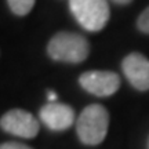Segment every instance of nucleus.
<instances>
[{"label":"nucleus","instance_id":"obj_11","mask_svg":"<svg viewBox=\"0 0 149 149\" xmlns=\"http://www.w3.org/2000/svg\"><path fill=\"white\" fill-rule=\"evenodd\" d=\"M47 98H48V101H50V102H55V101H57V94H55L54 91H48Z\"/></svg>","mask_w":149,"mask_h":149},{"label":"nucleus","instance_id":"obj_1","mask_svg":"<svg viewBox=\"0 0 149 149\" xmlns=\"http://www.w3.org/2000/svg\"><path fill=\"white\" fill-rule=\"evenodd\" d=\"M109 127V113L100 104L83 109L76 123V133L84 145L95 146L105 139Z\"/></svg>","mask_w":149,"mask_h":149},{"label":"nucleus","instance_id":"obj_4","mask_svg":"<svg viewBox=\"0 0 149 149\" xmlns=\"http://www.w3.org/2000/svg\"><path fill=\"white\" fill-rule=\"evenodd\" d=\"M80 86L97 97L113 95L120 87V77L109 70H88L79 77Z\"/></svg>","mask_w":149,"mask_h":149},{"label":"nucleus","instance_id":"obj_6","mask_svg":"<svg viewBox=\"0 0 149 149\" xmlns=\"http://www.w3.org/2000/svg\"><path fill=\"white\" fill-rule=\"evenodd\" d=\"M123 72L134 88L149 90V59L139 53L128 54L122 62Z\"/></svg>","mask_w":149,"mask_h":149},{"label":"nucleus","instance_id":"obj_9","mask_svg":"<svg viewBox=\"0 0 149 149\" xmlns=\"http://www.w3.org/2000/svg\"><path fill=\"white\" fill-rule=\"evenodd\" d=\"M137 26H138V29L141 31V32L148 33L149 35V7L148 8H145V10L141 13V15L138 17Z\"/></svg>","mask_w":149,"mask_h":149},{"label":"nucleus","instance_id":"obj_10","mask_svg":"<svg viewBox=\"0 0 149 149\" xmlns=\"http://www.w3.org/2000/svg\"><path fill=\"white\" fill-rule=\"evenodd\" d=\"M0 149H32L31 146L19 142H4V144L0 145Z\"/></svg>","mask_w":149,"mask_h":149},{"label":"nucleus","instance_id":"obj_8","mask_svg":"<svg viewBox=\"0 0 149 149\" xmlns=\"http://www.w3.org/2000/svg\"><path fill=\"white\" fill-rule=\"evenodd\" d=\"M35 1L36 0H7L10 10L15 15H19V17L29 14L31 10L33 8V6H35Z\"/></svg>","mask_w":149,"mask_h":149},{"label":"nucleus","instance_id":"obj_2","mask_svg":"<svg viewBox=\"0 0 149 149\" xmlns=\"http://www.w3.org/2000/svg\"><path fill=\"white\" fill-rule=\"evenodd\" d=\"M47 53L54 61L79 64L90 54V44L84 36L72 32H59L51 37Z\"/></svg>","mask_w":149,"mask_h":149},{"label":"nucleus","instance_id":"obj_7","mask_svg":"<svg viewBox=\"0 0 149 149\" xmlns=\"http://www.w3.org/2000/svg\"><path fill=\"white\" fill-rule=\"evenodd\" d=\"M40 119L50 130L62 131L69 128L74 122L73 109L66 104L48 102L40 109Z\"/></svg>","mask_w":149,"mask_h":149},{"label":"nucleus","instance_id":"obj_5","mask_svg":"<svg viewBox=\"0 0 149 149\" xmlns=\"http://www.w3.org/2000/svg\"><path fill=\"white\" fill-rule=\"evenodd\" d=\"M0 127L6 133H10L22 138H35L39 133V122L32 113L22 109H11L6 112L0 119Z\"/></svg>","mask_w":149,"mask_h":149},{"label":"nucleus","instance_id":"obj_12","mask_svg":"<svg viewBox=\"0 0 149 149\" xmlns=\"http://www.w3.org/2000/svg\"><path fill=\"white\" fill-rule=\"evenodd\" d=\"M112 1H115L116 4H128V3H131L133 0H112Z\"/></svg>","mask_w":149,"mask_h":149},{"label":"nucleus","instance_id":"obj_3","mask_svg":"<svg viewBox=\"0 0 149 149\" xmlns=\"http://www.w3.org/2000/svg\"><path fill=\"white\" fill-rule=\"evenodd\" d=\"M69 7L76 21L90 32L104 29L109 19L107 0H69Z\"/></svg>","mask_w":149,"mask_h":149}]
</instances>
